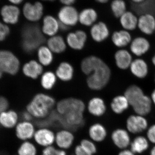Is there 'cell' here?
Segmentation results:
<instances>
[{"label":"cell","mask_w":155,"mask_h":155,"mask_svg":"<svg viewBox=\"0 0 155 155\" xmlns=\"http://www.w3.org/2000/svg\"><path fill=\"white\" fill-rule=\"evenodd\" d=\"M150 98L153 104L155 105V89L152 92L151 94Z\"/></svg>","instance_id":"c3c4849f"},{"label":"cell","mask_w":155,"mask_h":155,"mask_svg":"<svg viewBox=\"0 0 155 155\" xmlns=\"http://www.w3.org/2000/svg\"><path fill=\"white\" fill-rule=\"evenodd\" d=\"M111 76L110 68L104 61L87 76V84L92 90H101L107 85Z\"/></svg>","instance_id":"277c9868"},{"label":"cell","mask_w":155,"mask_h":155,"mask_svg":"<svg viewBox=\"0 0 155 155\" xmlns=\"http://www.w3.org/2000/svg\"><path fill=\"white\" fill-rule=\"evenodd\" d=\"M116 66L119 69L126 70L129 68L133 61L132 56L129 51L121 49L116 51L114 55Z\"/></svg>","instance_id":"d6986e66"},{"label":"cell","mask_w":155,"mask_h":155,"mask_svg":"<svg viewBox=\"0 0 155 155\" xmlns=\"http://www.w3.org/2000/svg\"><path fill=\"white\" fill-rule=\"evenodd\" d=\"M98 18V14L92 8H86L82 10L79 14L78 21L81 25L90 26L95 23Z\"/></svg>","instance_id":"83f0119b"},{"label":"cell","mask_w":155,"mask_h":155,"mask_svg":"<svg viewBox=\"0 0 155 155\" xmlns=\"http://www.w3.org/2000/svg\"><path fill=\"white\" fill-rule=\"evenodd\" d=\"M39 62L43 66H50L54 61L53 53L47 46L41 45L38 50Z\"/></svg>","instance_id":"836d02e7"},{"label":"cell","mask_w":155,"mask_h":155,"mask_svg":"<svg viewBox=\"0 0 155 155\" xmlns=\"http://www.w3.org/2000/svg\"><path fill=\"white\" fill-rule=\"evenodd\" d=\"M129 69L134 76L140 79L144 78L148 74V64L142 58H137L133 60Z\"/></svg>","instance_id":"ac0fdd59"},{"label":"cell","mask_w":155,"mask_h":155,"mask_svg":"<svg viewBox=\"0 0 155 155\" xmlns=\"http://www.w3.org/2000/svg\"><path fill=\"white\" fill-rule=\"evenodd\" d=\"M33 138L39 145L46 147L54 144L55 140V134L47 127H40L35 130Z\"/></svg>","instance_id":"30bf717a"},{"label":"cell","mask_w":155,"mask_h":155,"mask_svg":"<svg viewBox=\"0 0 155 155\" xmlns=\"http://www.w3.org/2000/svg\"><path fill=\"white\" fill-rule=\"evenodd\" d=\"M124 96L126 97L130 106L142 97L145 94L142 89L136 84H132L127 87L124 92Z\"/></svg>","instance_id":"d6a6232c"},{"label":"cell","mask_w":155,"mask_h":155,"mask_svg":"<svg viewBox=\"0 0 155 155\" xmlns=\"http://www.w3.org/2000/svg\"><path fill=\"white\" fill-rule=\"evenodd\" d=\"M138 18L133 12L127 11L119 18V22L123 29L132 31L137 28Z\"/></svg>","instance_id":"d4e9b609"},{"label":"cell","mask_w":155,"mask_h":155,"mask_svg":"<svg viewBox=\"0 0 155 155\" xmlns=\"http://www.w3.org/2000/svg\"><path fill=\"white\" fill-rule=\"evenodd\" d=\"M154 80H155V79H154Z\"/></svg>","instance_id":"9f6ffc18"},{"label":"cell","mask_w":155,"mask_h":155,"mask_svg":"<svg viewBox=\"0 0 155 155\" xmlns=\"http://www.w3.org/2000/svg\"><path fill=\"white\" fill-rule=\"evenodd\" d=\"M37 153L35 145L28 140L23 141L17 150L18 155H37Z\"/></svg>","instance_id":"74e56055"},{"label":"cell","mask_w":155,"mask_h":155,"mask_svg":"<svg viewBox=\"0 0 155 155\" xmlns=\"http://www.w3.org/2000/svg\"><path fill=\"white\" fill-rule=\"evenodd\" d=\"M61 4L64 6H71L75 4L76 0H59Z\"/></svg>","instance_id":"f6af8a7d"},{"label":"cell","mask_w":155,"mask_h":155,"mask_svg":"<svg viewBox=\"0 0 155 155\" xmlns=\"http://www.w3.org/2000/svg\"><path fill=\"white\" fill-rule=\"evenodd\" d=\"M10 33V29L7 25L0 22V41H2Z\"/></svg>","instance_id":"60d3db41"},{"label":"cell","mask_w":155,"mask_h":155,"mask_svg":"<svg viewBox=\"0 0 155 155\" xmlns=\"http://www.w3.org/2000/svg\"><path fill=\"white\" fill-rule=\"evenodd\" d=\"M19 67V60L13 53L7 51H0V78L4 72L15 75Z\"/></svg>","instance_id":"5b68a950"},{"label":"cell","mask_w":155,"mask_h":155,"mask_svg":"<svg viewBox=\"0 0 155 155\" xmlns=\"http://www.w3.org/2000/svg\"><path fill=\"white\" fill-rule=\"evenodd\" d=\"M152 102L150 97L145 94L131 106L136 114L146 116L151 111Z\"/></svg>","instance_id":"603a6c76"},{"label":"cell","mask_w":155,"mask_h":155,"mask_svg":"<svg viewBox=\"0 0 155 155\" xmlns=\"http://www.w3.org/2000/svg\"><path fill=\"white\" fill-rule=\"evenodd\" d=\"M74 140V135L69 130H59L55 134V142L61 149H68L73 144Z\"/></svg>","instance_id":"e0dca14e"},{"label":"cell","mask_w":155,"mask_h":155,"mask_svg":"<svg viewBox=\"0 0 155 155\" xmlns=\"http://www.w3.org/2000/svg\"><path fill=\"white\" fill-rule=\"evenodd\" d=\"M130 104L124 95L114 97L110 104L111 110L116 114H121L129 108Z\"/></svg>","instance_id":"1f68e13d"},{"label":"cell","mask_w":155,"mask_h":155,"mask_svg":"<svg viewBox=\"0 0 155 155\" xmlns=\"http://www.w3.org/2000/svg\"><path fill=\"white\" fill-rule=\"evenodd\" d=\"M18 120V115L15 111H5L0 114V125L7 129L16 127Z\"/></svg>","instance_id":"f546056e"},{"label":"cell","mask_w":155,"mask_h":155,"mask_svg":"<svg viewBox=\"0 0 155 155\" xmlns=\"http://www.w3.org/2000/svg\"><path fill=\"white\" fill-rule=\"evenodd\" d=\"M22 70L25 76L35 79L42 74L43 68L39 62L33 60L25 64Z\"/></svg>","instance_id":"4316f807"},{"label":"cell","mask_w":155,"mask_h":155,"mask_svg":"<svg viewBox=\"0 0 155 155\" xmlns=\"http://www.w3.org/2000/svg\"><path fill=\"white\" fill-rule=\"evenodd\" d=\"M150 155H155V146L151 150Z\"/></svg>","instance_id":"f5cc1de1"},{"label":"cell","mask_w":155,"mask_h":155,"mask_svg":"<svg viewBox=\"0 0 155 155\" xmlns=\"http://www.w3.org/2000/svg\"><path fill=\"white\" fill-rule=\"evenodd\" d=\"M58 17L60 23L71 27L77 25L79 14L73 6H64L58 11Z\"/></svg>","instance_id":"8992f818"},{"label":"cell","mask_w":155,"mask_h":155,"mask_svg":"<svg viewBox=\"0 0 155 155\" xmlns=\"http://www.w3.org/2000/svg\"><path fill=\"white\" fill-rule=\"evenodd\" d=\"M22 47L24 51L31 53L45 42V38L41 29L37 25H25L22 31Z\"/></svg>","instance_id":"3957f363"},{"label":"cell","mask_w":155,"mask_h":155,"mask_svg":"<svg viewBox=\"0 0 155 155\" xmlns=\"http://www.w3.org/2000/svg\"><path fill=\"white\" fill-rule=\"evenodd\" d=\"M67 42L61 35L51 37L48 40L47 46L53 53L59 54L64 52L67 49Z\"/></svg>","instance_id":"4dcf8cb0"},{"label":"cell","mask_w":155,"mask_h":155,"mask_svg":"<svg viewBox=\"0 0 155 155\" xmlns=\"http://www.w3.org/2000/svg\"><path fill=\"white\" fill-rule=\"evenodd\" d=\"M130 150L134 153H142L148 148L149 140L144 137L138 136L130 143Z\"/></svg>","instance_id":"e575fe53"},{"label":"cell","mask_w":155,"mask_h":155,"mask_svg":"<svg viewBox=\"0 0 155 155\" xmlns=\"http://www.w3.org/2000/svg\"><path fill=\"white\" fill-rule=\"evenodd\" d=\"M104 61L97 56H87L84 58L81 63V69L84 74L88 76L92 71L102 64Z\"/></svg>","instance_id":"484cf974"},{"label":"cell","mask_w":155,"mask_h":155,"mask_svg":"<svg viewBox=\"0 0 155 155\" xmlns=\"http://www.w3.org/2000/svg\"><path fill=\"white\" fill-rule=\"evenodd\" d=\"M126 125L128 132L136 134L141 133L146 130L148 123L144 116L135 114L128 117Z\"/></svg>","instance_id":"ba28073f"},{"label":"cell","mask_w":155,"mask_h":155,"mask_svg":"<svg viewBox=\"0 0 155 155\" xmlns=\"http://www.w3.org/2000/svg\"><path fill=\"white\" fill-rule=\"evenodd\" d=\"M150 44L148 40L143 37H136L131 41L130 44V52L137 57H140L148 52Z\"/></svg>","instance_id":"4fadbf2b"},{"label":"cell","mask_w":155,"mask_h":155,"mask_svg":"<svg viewBox=\"0 0 155 155\" xmlns=\"http://www.w3.org/2000/svg\"><path fill=\"white\" fill-rule=\"evenodd\" d=\"M55 74L57 78L64 82L70 81L74 76L73 66L67 62H62L58 65Z\"/></svg>","instance_id":"cb8c5ba5"},{"label":"cell","mask_w":155,"mask_h":155,"mask_svg":"<svg viewBox=\"0 0 155 155\" xmlns=\"http://www.w3.org/2000/svg\"><path fill=\"white\" fill-rule=\"evenodd\" d=\"M23 14L28 21L35 22L38 21L43 15L44 6L40 2L25 3L23 6Z\"/></svg>","instance_id":"52a82bcc"},{"label":"cell","mask_w":155,"mask_h":155,"mask_svg":"<svg viewBox=\"0 0 155 155\" xmlns=\"http://www.w3.org/2000/svg\"><path fill=\"white\" fill-rule=\"evenodd\" d=\"M111 11L114 17L119 18L127 11V5L124 0H113L111 3Z\"/></svg>","instance_id":"8d00e7d4"},{"label":"cell","mask_w":155,"mask_h":155,"mask_svg":"<svg viewBox=\"0 0 155 155\" xmlns=\"http://www.w3.org/2000/svg\"><path fill=\"white\" fill-rule=\"evenodd\" d=\"M42 155H67L64 150L57 149L53 146L45 147L43 150Z\"/></svg>","instance_id":"ab89813d"},{"label":"cell","mask_w":155,"mask_h":155,"mask_svg":"<svg viewBox=\"0 0 155 155\" xmlns=\"http://www.w3.org/2000/svg\"><path fill=\"white\" fill-rule=\"evenodd\" d=\"M55 105V101L51 96L38 94L27 106V111L33 117L44 119L48 116Z\"/></svg>","instance_id":"7a4b0ae2"},{"label":"cell","mask_w":155,"mask_h":155,"mask_svg":"<svg viewBox=\"0 0 155 155\" xmlns=\"http://www.w3.org/2000/svg\"><path fill=\"white\" fill-rule=\"evenodd\" d=\"M11 3L15 5H18L22 2L23 0H9Z\"/></svg>","instance_id":"681fc988"},{"label":"cell","mask_w":155,"mask_h":155,"mask_svg":"<svg viewBox=\"0 0 155 155\" xmlns=\"http://www.w3.org/2000/svg\"><path fill=\"white\" fill-rule=\"evenodd\" d=\"M80 145L84 149L93 155L97 152V148L92 140L88 139H83L81 141Z\"/></svg>","instance_id":"f35d334b"},{"label":"cell","mask_w":155,"mask_h":155,"mask_svg":"<svg viewBox=\"0 0 155 155\" xmlns=\"http://www.w3.org/2000/svg\"><path fill=\"white\" fill-rule=\"evenodd\" d=\"M96 2L101 4H105V3L108 2L110 0H95Z\"/></svg>","instance_id":"f907efd6"},{"label":"cell","mask_w":155,"mask_h":155,"mask_svg":"<svg viewBox=\"0 0 155 155\" xmlns=\"http://www.w3.org/2000/svg\"><path fill=\"white\" fill-rule=\"evenodd\" d=\"M1 14L4 22L8 24H15L19 20L20 10L16 6L7 5L2 8Z\"/></svg>","instance_id":"44dd1931"},{"label":"cell","mask_w":155,"mask_h":155,"mask_svg":"<svg viewBox=\"0 0 155 155\" xmlns=\"http://www.w3.org/2000/svg\"><path fill=\"white\" fill-rule=\"evenodd\" d=\"M137 28L143 34L151 35L155 32V17L153 14H142L138 18Z\"/></svg>","instance_id":"7c38bea8"},{"label":"cell","mask_w":155,"mask_h":155,"mask_svg":"<svg viewBox=\"0 0 155 155\" xmlns=\"http://www.w3.org/2000/svg\"><path fill=\"white\" fill-rule=\"evenodd\" d=\"M152 62L153 65L155 67V54L152 58Z\"/></svg>","instance_id":"db71d44e"},{"label":"cell","mask_w":155,"mask_h":155,"mask_svg":"<svg viewBox=\"0 0 155 155\" xmlns=\"http://www.w3.org/2000/svg\"><path fill=\"white\" fill-rule=\"evenodd\" d=\"M57 81L55 73L52 71H46L42 75L41 84L44 89L50 90L55 85Z\"/></svg>","instance_id":"d590c367"},{"label":"cell","mask_w":155,"mask_h":155,"mask_svg":"<svg viewBox=\"0 0 155 155\" xmlns=\"http://www.w3.org/2000/svg\"><path fill=\"white\" fill-rule=\"evenodd\" d=\"M75 155H93L84 149L81 145H78L75 148Z\"/></svg>","instance_id":"7bdbcfd3"},{"label":"cell","mask_w":155,"mask_h":155,"mask_svg":"<svg viewBox=\"0 0 155 155\" xmlns=\"http://www.w3.org/2000/svg\"><path fill=\"white\" fill-rule=\"evenodd\" d=\"M135 154L130 150L124 149L120 151L118 155H135Z\"/></svg>","instance_id":"bcb514c9"},{"label":"cell","mask_w":155,"mask_h":155,"mask_svg":"<svg viewBox=\"0 0 155 155\" xmlns=\"http://www.w3.org/2000/svg\"><path fill=\"white\" fill-rule=\"evenodd\" d=\"M132 2L135 3V4H140L143 2L145 0H130Z\"/></svg>","instance_id":"816d5d0a"},{"label":"cell","mask_w":155,"mask_h":155,"mask_svg":"<svg viewBox=\"0 0 155 155\" xmlns=\"http://www.w3.org/2000/svg\"><path fill=\"white\" fill-rule=\"evenodd\" d=\"M85 106L83 101L74 97L61 100L57 104L61 122L67 127H76L83 124Z\"/></svg>","instance_id":"6da1fadb"},{"label":"cell","mask_w":155,"mask_h":155,"mask_svg":"<svg viewBox=\"0 0 155 155\" xmlns=\"http://www.w3.org/2000/svg\"><path fill=\"white\" fill-rule=\"evenodd\" d=\"M22 117L24 119V121H30L33 117L27 111L23 113L22 114Z\"/></svg>","instance_id":"7dc6e473"},{"label":"cell","mask_w":155,"mask_h":155,"mask_svg":"<svg viewBox=\"0 0 155 155\" xmlns=\"http://www.w3.org/2000/svg\"><path fill=\"white\" fill-rule=\"evenodd\" d=\"M43 1H47V2H53L55 0H43Z\"/></svg>","instance_id":"11a10c76"},{"label":"cell","mask_w":155,"mask_h":155,"mask_svg":"<svg viewBox=\"0 0 155 155\" xmlns=\"http://www.w3.org/2000/svg\"><path fill=\"white\" fill-rule=\"evenodd\" d=\"M8 107V101L2 97H0V114L6 111Z\"/></svg>","instance_id":"ee69618b"},{"label":"cell","mask_w":155,"mask_h":155,"mask_svg":"<svg viewBox=\"0 0 155 155\" xmlns=\"http://www.w3.org/2000/svg\"><path fill=\"white\" fill-rule=\"evenodd\" d=\"M87 110L92 116L101 117L105 114L107 107L104 100L99 97H94L89 101Z\"/></svg>","instance_id":"ffe728a7"},{"label":"cell","mask_w":155,"mask_h":155,"mask_svg":"<svg viewBox=\"0 0 155 155\" xmlns=\"http://www.w3.org/2000/svg\"><path fill=\"white\" fill-rule=\"evenodd\" d=\"M147 136L149 141L155 144V124L149 127L147 131Z\"/></svg>","instance_id":"b9f144b4"},{"label":"cell","mask_w":155,"mask_h":155,"mask_svg":"<svg viewBox=\"0 0 155 155\" xmlns=\"http://www.w3.org/2000/svg\"><path fill=\"white\" fill-rule=\"evenodd\" d=\"M41 29L44 35L50 37L54 36L60 30V22L53 16L46 15L43 19Z\"/></svg>","instance_id":"2e32d148"},{"label":"cell","mask_w":155,"mask_h":155,"mask_svg":"<svg viewBox=\"0 0 155 155\" xmlns=\"http://www.w3.org/2000/svg\"><path fill=\"white\" fill-rule=\"evenodd\" d=\"M111 39L114 45L120 48H123L130 45L132 40L130 31L123 29L114 31Z\"/></svg>","instance_id":"7402d4cb"},{"label":"cell","mask_w":155,"mask_h":155,"mask_svg":"<svg viewBox=\"0 0 155 155\" xmlns=\"http://www.w3.org/2000/svg\"><path fill=\"white\" fill-rule=\"evenodd\" d=\"M111 139L114 145L120 149H126L131 143L128 131L122 128H118L114 130Z\"/></svg>","instance_id":"9a60e30c"},{"label":"cell","mask_w":155,"mask_h":155,"mask_svg":"<svg viewBox=\"0 0 155 155\" xmlns=\"http://www.w3.org/2000/svg\"><path fill=\"white\" fill-rule=\"evenodd\" d=\"M87 38V35L84 31L77 30L67 35L66 42L72 49L80 51L85 46Z\"/></svg>","instance_id":"9c48e42d"},{"label":"cell","mask_w":155,"mask_h":155,"mask_svg":"<svg viewBox=\"0 0 155 155\" xmlns=\"http://www.w3.org/2000/svg\"><path fill=\"white\" fill-rule=\"evenodd\" d=\"M89 135L92 141L101 142L107 137V129L101 124L97 123L91 126L88 130Z\"/></svg>","instance_id":"f1b7e54d"},{"label":"cell","mask_w":155,"mask_h":155,"mask_svg":"<svg viewBox=\"0 0 155 155\" xmlns=\"http://www.w3.org/2000/svg\"><path fill=\"white\" fill-rule=\"evenodd\" d=\"M35 128L30 121H23L17 123L15 127V134L17 138L23 141L33 138Z\"/></svg>","instance_id":"8fae6325"},{"label":"cell","mask_w":155,"mask_h":155,"mask_svg":"<svg viewBox=\"0 0 155 155\" xmlns=\"http://www.w3.org/2000/svg\"><path fill=\"white\" fill-rule=\"evenodd\" d=\"M90 34L94 41L101 43L108 38L110 36V30L105 22H98L92 25Z\"/></svg>","instance_id":"5bb4252c"}]
</instances>
